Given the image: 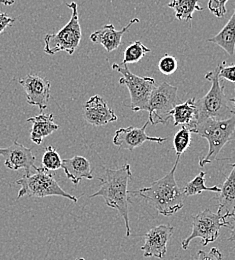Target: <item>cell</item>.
Masks as SVG:
<instances>
[{"label":"cell","mask_w":235,"mask_h":260,"mask_svg":"<svg viewBox=\"0 0 235 260\" xmlns=\"http://www.w3.org/2000/svg\"><path fill=\"white\" fill-rule=\"evenodd\" d=\"M131 176L132 172L129 164H124L121 168L115 170L106 168L99 178V189L90 196L91 198L101 196L108 207L114 208L119 212L125 223L127 237L131 234L128 215V206L131 203L130 197L128 196V182Z\"/></svg>","instance_id":"6da1fadb"},{"label":"cell","mask_w":235,"mask_h":260,"mask_svg":"<svg viewBox=\"0 0 235 260\" xmlns=\"http://www.w3.org/2000/svg\"><path fill=\"white\" fill-rule=\"evenodd\" d=\"M177 157L172 169L162 178L154 181L150 186L143 187L129 193L139 196L151 203L156 211L163 216H171L182 209L184 195L175 180V171L179 163Z\"/></svg>","instance_id":"7a4b0ae2"},{"label":"cell","mask_w":235,"mask_h":260,"mask_svg":"<svg viewBox=\"0 0 235 260\" xmlns=\"http://www.w3.org/2000/svg\"><path fill=\"white\" fill-rule=\"evenodd\" d=\"M220 66L205 74V79L211 82V88L208 93L199 100H196V118L193 125L198 124L206 119L225 120L230 118L235 112L228 105L224 93V85H221L219 79ZM192 125V126H193ZM190 126L189 128H191ZM188 128V129H189Z\"/></svg>","instance_id":"3957f363"},{"label":"cell","mask_w":235,"mask_h":260,"mask_svg":"<svg viewBox=\"0 0 235 260\" xmlns=\"http://www.w3.org/2000/svg\"><path fill=\"white\" fill-rule=\"evenodd\" d=\"M191 133H195L206 139L209 149L206 156L199 160V166L203 167L214 161L221 149L226 143L235 139V113L228 119L215 120L206 119L189 128Z\"/></svg>","instance_id":"277c9868"},{"label":"cell","mask_w":235,"mask_h":260,"mask_svg":"<svg viewBox=\"0 0 235 260\" xmlns=\"http://www.w3.org/2000/svg\"><path fill=\"white\" fill-rule=\"evenodd\" d=\"M35 172L24 174V176L16 181L20 186L17 198L20 199L24 196L29 197H47V196H60L65 197L73 202H77L78 198L74 195L69 194L55 180L53 175L43 167H34Z\"/></svg>","instance_id":"5b68a950"},{"label":"cell","mask_w":235,"mask_h":260,"mask_svg":"<svg viewBox=\"0 0 235 260\" xmlns=\"http://www.w3.org/2000/svg\"><path fill=\"white\" fill-rule=\"evenodd\" d=\"M66 6L71 9V17L68 24L58 32L46 34L44 37V52L48 55H53L61 51L73 55L80 43L81 27L77 4L73 1L66 3Z\"/></svg>","instance_id":"8992f818"},{"label":"cell","mask_w":235,"mask_h":260,"mask_svg":"<svg viewBox=\"0 0 235 260\" xmlns=\"http://www.w3.org/2000/svg\"><path fill=\"white\" fill-rule=\"evenodd\" d=\"M112 69L121 74L119 84L125 85L130 93L132 111L145 110L150 95L155 88V79L152 77H141L133 74L124 63H113Z\"/></svg>","instance_id":"52a82bcc"},{"label":"cell","mask_w":235,"mask_h":260,"mask_svg":"<svg viewBox=\"0 0 235 260\" xmlns=\"http://www.w3.org/2000/svg\"><path fill=\"white\" fill-rule=\"evenodd\" d=\"M226 216L212 212L210 209H205L193 216L192 231L181 242V247L184 250L189 248L190 242L194 238H200L202 245L207 246L210 242L216 241L219 237L220 228H226Z\"/></svg>","instance_id":"ba28073f"},{"label":"cell","mask_w":235,"mask_h":260,"mask_svg":"<svg viewBox=\"0 0 235 260\" xmlns=\"http://www.w3.org/2000/svg\"><path fill=\"white\" fill-rule=\"evenodd\" d=\"M177 92L178 88L168 82L155 86L144 110L149 114L150 124H165L167 122L171 117L170 112L177 105Z\"/></svg>","instance_id":"9c48e42d"},{"label":"cell","mask_w":235,"mask_h":260,"mask_svg":"<svg viewBox=\"0 0 235 260\" xmlns=\"http://www.w3.org/2000/svg\"><path fill=\"white\" fill-rule=\"evenodd\" d=\"M26 93L27 103L37 106L40 111L47 108L50 98V82L37 74H28L19 80Z\"/></svg>","instance_id":"30bf717a"},{"label":"cell","mask_w":235,"mask_h":260,"mask_svg":"<svg viewBox=\"0 0 235 260\" xmlns=\"http://www.w3.org/2000/svg\"><path fill=\"white\" fill-rule=\"evenodd\" d=\"M174 228L161 224L151 228L145 234V242L141 246L144 257H156L162 259L167 252V243L173 234Z\"/></svg>","instance_id":"8fae6325"},{"label":"cell","mask_w":235,"mask_h":260,"mask_svg":"<svg viewBox=\"0 0 235 260\" xmlns=\"http://www.w3.org/2000/svg\"><path fill=\"white\" fill-rule=\"evenodd\" d=\"M0 156L4 158L5 167L10 170L24 169L25 174H30V169L35 167V156L32 150L16 140L10 146L0 148Z\"/></svg>","instance_id":"7c38bea8"},{"label":"cell","mask_w":235,"mask_h":260,"mask_svg":"<svg viewBox=\"0 0 235 260\" xmlns=\"http://www.w3.org/2000/svg\"><path fill=\"white\" fill-rule=\"evenodd\" d=\"M149 124V121H146L142 127L129 126L126 128H120L115 132L113 137V144L122 148L128 149L130 151L135 148L141 146L147 141L162 143L167 140L166 137H152L146 134V128Z\"/></svg>","instance_id":"4fadbf2b"},{"label":"cell","mask_w":235,"mask_h":260,"mask_svg":"<svg viewBox=\"0 0 235 260\" xmlns=\"http://www.w3.org/2000/svg\"><path fill=\"white\" fill-rule=\"evenodd\" d=\"M84 118L93 126H104L117 120L114 111L99 95L89 98L84 104Z\"/></svg>","instance_id":"5bb4252c"},{"label":"cell","mask_w":235,"mask_h":260,"mask_svg":"<svg viewBox=\"0 0 235 260\" xmlns=\"http://www.w3.org/2000/svg\"><path fill=\"white\" fill-rule=\"evenodd\" d=\"M137 22H139L138 18L131 19L130 22L121 30H116L112 24L104 25L101 29L94 31L90 35V40L93 43L101 44L106 49L107 52H112L120 46L123 35L129 30V28L135 23Z\"/></svg>","instance_id":"9a60e30c"},{"label":"cell","mask_w":235,"mask_h":260,"mask_svg":"<svg viewBox=\"0 0 235 260\" xmlns=\"http://www.w3.org/2000/svg\"><path fill=\"white\" fill-rule=\"evenodd\" d=\"M61 168L73 184H78L84 178L88 180L93 179L90 162L83 156L75 155L71 158L63 159Z\"/></svg>","instance_id":"2e32d148"},{"label":"cell","mask_w":235,"mask_h":260,"mask_svg":"<svg viewBox=\"0 0 235 260\" xmlns=\"http://www.w3.org/2000/svg\"><path fill=\"white\" fill-rule=\"evenodd\" d=\"M27 122L32 123V128L30 130V139L37 145H40L45 137L59 128L58 124L54 122L52 113L32 116L27 119Z\"/></svg>","instance_id":"e0dca14e"},{"label":"cell","mask_w":235,"mask_h":260,"mask_svg":"<svg viewBox=\"0 0 235 260\" xmlns=\"http://www.w3.org/2000/svg\"><path fill=\"white\" fill-rule=\"evenodd\" d=\"M231 167L232 169L220 187V192L217 198V213L220 215L229 213L235 207V163L231 164Z\"/></svg>","instance_id":"ac0fdd59"},{"label":"cell","mask_w":235,"mask_h":260,"mask_svg":"<svg viewBox=\"0 0 235 260\" xmlns=\"http://www.w3.org/2000/svg\"><path fill=\"white\" fill-rule=\"evenodd\" d=\"M196 99L190 98L182 104H178L170 112V116L174 119V126L183 125L187 128L192 126L196 118Z\"/></svg>","instance_id":"d6986e66"},{"label":"cell","mask_w":235,"mask_h":260,"mask_svg":"<svg viewBox=\"0 0 235 260\" xmlns=\"http://www.w3.org/2000/svg\"><path fill=\"white\" fill-rule=\"evenodd\" d=\"M208 42L217 44L230 56H233L235 52V10L234 13L222 28V30L215 36L208 38Z\"/></svg>","instance_id":"ffe728a7"},{"label":"cell","mask_w":235,"mask_h":260,"mask_svg":"<svg viewBox=\"0 0 235 260\" xmlns=\"http://www.w3.org/2000/svg\"><path fill=\"white\" fill-rule=\"evenodd\" d=\"M168 7L175 11V18L178 20L191 21L195 11H202L198 5V0H172L168 3Z\"/></svg>","instance_id":"44dd1931"},{"label":"cell","mask_w":235,"mask_h":260,"mask_svg":"<svg viewBox=\"0 0 235 260\" xmlns=\"http://www.w3.org/2000/svg\"><path fill=\"white\" fill-rule=\"evenodd\" d=\"M203 191H210V192H220V187L212 186L206 187L205 186V172L202 171L194 179L188 182L182 189L184 197H189L193 195L200 194Z\"/></svg>","instance_id":"7402d4cb"},{"label":"cell","mask_w":235,"mask_h":260,"mask_svg":"<svg viewBox=\"0 0 235 260\" xmlns=\"http://www.w3.org/2000/svg\"><path fill=\"white\" fill-rule=\"evenodd\" d=\"M150 51L151 50L147 48L144 44H142L141 41H138V40L135 41L125 49L122 63L124 64L136 63L140 61L146 53Z\"/></svg>","instance_id":"603a6c76"},{"label":"cell","mask_w":235,"mask_h":260,"mask_svg":"<svg viewBox=\"0 0 235 260\" xmlns=\"http://www.w3.org/2000/svg\"><path fill=\"white\" fill-rule=\"evenodd\" d=\"M191 142V132L185 126H182L181 129L174 135L173 138V146L176 152V156L180 157L187 148L189 147Z\"/></svg>","instance_id":"cb8c5ba5"},{"label":"cell","mask_w":235,"mask_h":260,"mask_svg":"<svg viewBox=\"0 0 235 260\" xmlns=\"http://www.w3.org/2000/svg\"><path fill=\"white\" fill-rule=\"evenodd\" d=\"M42 165L43 168L47 171H56L61 168L62 159L53 146L49 145L48 147H46L45 152L42 156Z\"/></svg>","instance_id":"d4e9b609"},{"label":"cell","mask_w":235,"mask_h":260,"mask_svg":"<svg viewBox=\"0 0 235 260\" xmlns=\"http://www.w3.org/2000/svg\"><path fill=\"white\" fill-rule=\"evenodd\" d=\"M158 68L159 71L164 74V75H171L173 74L177 68H178V62L176 60L175 57L169 55V54H165L158 63Z\"/></svg>","instance_id":"484cf974"},{"label":"cell","mask_w":235,"mask_h":260,"mask_svg":"<svg viewBox=\"0 0 235 260\" xmlns=\"http://www.w3.org/2000/svg\"><path fill=\"white\" fill-rule=\"evenodd\" d=\"M228 0H208V9L216 17L221 18L227 13L226 3Z\"/></svg>","instance_id":"4316f807"},{"label":"cell","mask_w":235,"mask_h":260,"mask_svg":"<svg viewBox=\"0 0 235 260\" xmlns=\"http://www.w3.org/2000/svg\"><path fill=\"white\" fill-rule=\"evenodd\" d=\"M196 260H223V255L216 247H212L208 252L199 250Z\"/></svg>","instance_id":"83f0119b"},{"label":"cell","mask_w":235,"mask_h":260,"mask_svg":"<svg viewBox=\"0 0 235 260\" xmlns=\"http://www.w3.org/2000/svg\"><path fill=\"white\" fill-rule=\"evenodd\" d=\"M219 66V76L223 79L235 83V65H227L225 62H222Z\"/></svg>","instance_id":"f1b7e54d"},{"label":"cell","mask_w":235,"mask_h":260,"mask_svg":"<svg viewBox=\"0 0 235 260\" xmlns=\"http://www.w3.org/2000/svg\"><path fill=\"white\" fill-rule=\"evenodd\" d=\"M226 216V228L229 229L230 235L228 240L229 241H235V207L227 214H225Z\"/></svg>","instance_id":"f546056e"},{"label":"cell","mask_w":235,"mask_h":260,"mask_svg":"<svg viewBox=\"0 0 235 260\" xmlns=\"http://www.w3.org/2000/svg\"><path fill=\"white\" fill-rule=\"evenodd\" d=\"M14 21V18L8 16L4 12H0V34L5 30V28L10 26Z\"/></svg>","instance_id":"4dcf8cb0"},{"label":"cell","mask_w":235,"mask_h":260,"mask_svg":"<svg viewBox=\"0 0 235 260\" xmlns=\"http://www.w3.org/2000/svg\"><path fill=\"white\" fill-rule=\"evenodd\" d=\"M15 3V0H0V4L4 5H12Z\"/></svg>","instance_id":"1f68e13d"},{"label":"cell","mask_w":235,"mask_h":260,"mask_svg":"<svg viewBox=\"0 0 235 260\" xmlns=\"http://www.w3.org/2000/svg\"><path fill=\"white\" fill-rule=\"evenodd\" d=\"M230 100H231V101H232V102H233V103H234V107H235V98H231V99H230Z\"/></svg>","instance_id":"d6a6232c"},{"label":"cell","mask_w":235,"mask_h":260,"mask_svg":"<svg viewBox=\"0 0 235 260\" xmlns=\"http://www.w3.org/2000/svg\"><path fill=\"white\" fill-rule=\"evenodd\" d=\"M75 260H85L84 258H76ZM104 260H107V259H104Z\"/></svg>","instance_id":"836d02e7"}]
</instances>
